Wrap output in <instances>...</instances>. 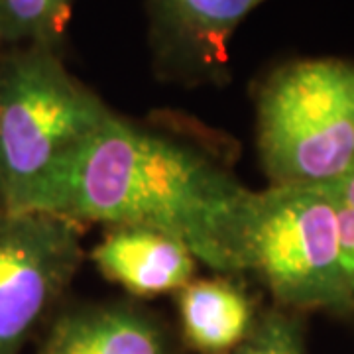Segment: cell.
Here are the masks:
<instances>
[{"mask_svg": "<svg viewBox=\"0 0 354 354\" xmlns=\"http://www.w3.org/2000/svg\"><path fill=\"white\" fill-rule=\"evenodd\" d=\"M252 191L223 160L114 113L44 187L32 211L81 227L156 228L183 242L197 262L241 278Z\"/></svg>", "mask_w": 354, "mask_h": 354, "instance_id": "obj_1", "label": "cell"}, {"mask_svg": "<svg viewBox=\"0 0 354 354\" xmlns=\"http://www.w3.org/2000/svg\"><path fill=\"white\" fill-rule=\"evenodd\" d=\"M116 111L79 81L64 51H0V205L32 211L44 187Z\"/></svg>", "mask_w": 354, "mask_h": 354, "instance_id": "obj_2", "label": "cell"}, {"mask_svg": "<svg viewBox=\"0 0 354 354\" xmlns=\"http://www.w3.org/2000/svg\"><path fill=\"white\" fill-rule=\"evenodd\" d=\"M254 104L270 185H333L354 169V62H286L258 83Z\"/></svg>", "mask_w": 354, "mask_h": 354, "instance_id": "obj_3", "label": "cell"}, {"mask_svg": "<svg viewBox=\"0 0 354 354\" xmlns=\"http://www.w3.org/2000/svg\"><path fill=\"white\" fill-rule=\"evenodd\" d=\"M242 276H252L283 309L354 317L330 185L252 191L242 228Z\"/></svg>", "mask_w": 354, "mask_h": 354, "instance_id": "obj_4", "label": "cell"}, {"mask_svg": "<svg viewBox=\"0 0 354 354\" xmlns=\"http://www.w3.org/2000/svg\"><path fill=\"white\" fill-rule=\"evenodd\" d=\"M83 227L41 211L0 209V354L44 333L83 264Z\"/></svg>", "mask_w": 354, "mask_h": 354, "instance_id": "obj_5", "label": "cell"}, {"mask_svg": "<svg viewBox=\"0 0 354 354\" xmlns=\"http://www.w3.org/2000/svg\"><path fill=\"white\" fill-rule=\"evenodd\" d=\"M156 75L185 87L230 79V39L266 0H144Z\"/></svg>", "mask_w": 354, "mask_h": 354, "instance_id": "obj_6", "label": "cell"}, {"mask_svg": "<svg viewBox=\"0 0 354 354\" xmlns=\"http://www.w3.org/2000/svg\"><path fill=\"white\" fill-rule=\"evenodd\" d=\"M177 335L138 304L62 307L44 329L36 354H179Z\"/></svg>", "mask_w": 354, "mask_h": 354, "instance_id": "obj_7", "label": "cell"}, {"mask_svg": "<svg viewBox=\"0 0 354 354\" xmlns=\"http://www.w3.org/2000/svg\"><path fill=\"white\" fill-rule=\"evenodd\" d=\"M91 260L132 297L176 293L195 279L197 258L176 236L148 227H111Z\"/></svg>", "mask_w": 354, "mask_h": 354, "instance_id": "obj_8", "label": "cell"}, {"mask_svg": "<svg viewBox=\"0 0 354 354\" xmlns=\"http://www.w3.org/2000/svg\"><path fill=\"white\" fill-rule=\"evenodd\" d=\"M177 341L191 354H232L258 323L262 305L239 278L191 279L176 291Z\"/></svg>", "mask_w": 354, "mask_h": 354, "instance_id": "obj_9", "label": "cell"}, {"mask_svg": "<svg viewBox=\"0 0 354 354\" xmlns=\"http://www.w3.org/2000/svg\"><path fill=\"white\" fill-rule=\"evenodd\" d=\"M75 0H0V48L48 46L64 51Z\"/></svg>", "mask_w": 354, "mask_h": 354, "instance_id": "obj_10", "label": "cell"}, {"mask_svg": "<svg viewBox=\"0 0 354 354\" xmlns=\"http://www.w3.org/2000/svg\"><path fill=\"white\" fill-rule=\"evenodd\" d=\"M232 354H311L307 315L268 305L248 339Z\"/></svg>", "mask_w": 354, "mask_h": 354, "instance_id": "obj_11", "label": "cell"}, {"mask_svg": "<svg viewBox=\"0 0 354 354\" xmlns=\"http://www.w3.org/2000/svg\"><path fill=\"white\" fill-rule=\"evenodd\" d=\"M341 236V256L348 291L354 304V169L341 181L330 185Z\"/></svg>", "mask_w": 354, "mask_h": 354, "instance_id": "obj_12", "label": "cell"}, {"mask_svg": "<svg viewBox=\"0 0 354 354\" xmlns=\"http://www.w3.org/2000/svg\"><path fill=\"white\" fill-rule=\"evenodd\" d=\"M0 209H2V205H0Z\"/></svg>", "mask_w": 354, "mask_h": 354, "instance_id": "obj_13", "label": "cell"}]
</instances>
